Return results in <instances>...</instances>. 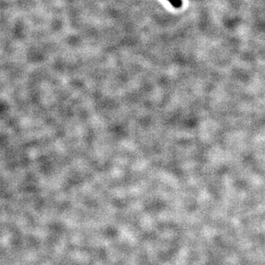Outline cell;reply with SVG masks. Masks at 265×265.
<instances>
[]
</instances>
